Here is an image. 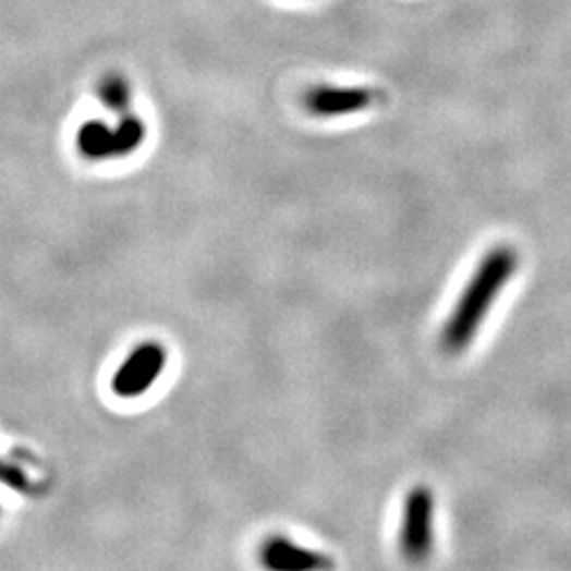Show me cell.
Instances as JSON below:
<instances>
[{"label":"cell","mask_w":571,"mask_h":571,"mask_svg":"<svg viewBox=\"0 0 571 571\" xmlns=\"http://www.w3.org/2000/svg\"><path fill=\"white\" fill-rule=\"evenodd\" d=\"M0 483H4L7 487H11L13 491L20 494H31L33 491V481L28 478V474H24L20 467L7 464L0 460Z\"/></svg>","instance_id":"cell-8"},{"label":"cell","mask_w":571,"mask_h":571,"mask_svg":"<svg viewBox=\"0 0 571 571\" xmlns=\"http://www.w3.org/2000/svg\"><path fill=\"white\" fill-rule=\"evenodd\" d=\"M100 100L102 105L112 110V112H119V114H127V108L132 105V87H130V81L121 74H108L105 76V81L100 83Z\"/></svg>","instance_id":"cell-7"},{"label":"cell","mask_w":571,"mask_h":571,"mask_svg":"<svg viewBox=\"0 0 571 571\" xmlns=\"http://www.w3.org/2000/svg\"><path fill=\"white\" fill-rule=\"evenodd\" d=\"M260 563L274 571L328 570L332 561L318 550L305 548L284 536L269 537L260 546Z\"/></svg>","instance_id":"cell-5"},{"label":"cell","mask_w":571,"mask_h":571,"mask_svg":"<svg viewBox=\"0 0 571 571\" xmlns=\"http://www.w3.org/2000/svg\"><path fill=\"white\" fill-rule=\"evenodd\" d=\"M166 364H168V350L161 343L157 341L141 343L119 364L112 377V392L123 400L141 398L163 375Z\"/></svg>","instance_id":"cell-3"},{"label":"cell","mask_w":571,"mask_h":571,"mask_svg":"<svg viewBox=\"0 0 571 571\" xmlns=\"http://www.w3.org/2000/svg\"><path fill=\"white\" fill-rule=\"evenodd\" d=\"M434 517H436V498L426 485H417L409 491L402 523H400V550L406 561L424 563L434 548Z\"/></svg>","instance_id":"cell-2"},{"label":"cell","mask_w":571,"mask_h":571,"mask_svg":"<svg viewBox=\"0 0 571 571\" xmlns=\"http://www.w3.org/2000/svg\"><path fill=\"white\" fill-rule=\"evenodd\" d=\"M519 269V256L510 246L489 252L464 286L455 307L440 332V345L447 354L460 356L474 343L501 290Z\"/></svg>","instance_id":"cell-1"},{"label":"cell","mask_w":571,"mask_h":571,"mask_svg":"<svg viewBox=\"0 0 571 571\" xmlns=\"http://www.w3.org/2000/svg\"><path fill=\"white\" fill-rule=\"evenodd\" d=\"M377 94L357 85H318L305 94V108L320 119L350 117L373 107Z\"/></svg>","instance_id":"cell-4"},{"label":"cell","mask_w":571,"mask_h":571,"mask_svg":"<svg viewBox=\"0 0 571 571\" xmlns=\"http://www.w3.org/2000/svg\"><path fill=\"white\" fill-rule=\"evenodd\" d=\"M76 148L85 159H92V161L117 159L114 125L110 127L105 121L83 123L76 134Z\"/></svg>","instance_id":"cell-6"}]
</instances>
